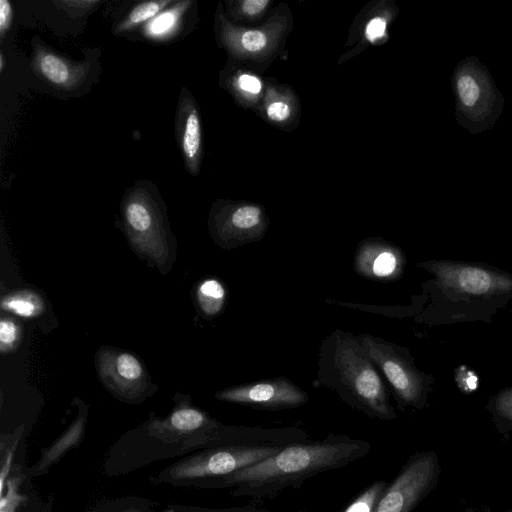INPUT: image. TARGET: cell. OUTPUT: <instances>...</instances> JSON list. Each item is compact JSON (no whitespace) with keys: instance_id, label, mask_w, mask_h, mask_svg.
Listing matches in <instances>:
<instances>
[{"instance_id":"1","label":"cell","mask_w":512,"mask_h":512,"mask_svg":"<svg viewBox=\"0 0 512 512\" xmlns=\"http://www.w3.org/2000/svg\"><path fill=\"white\" fill-rule=\"evenodd\" d=\"M282 428L226 426L184 399L163 417H151L122 435L102 463L107 477L130 474L143 467L198 451L225 447H277L285 444Z\"/></svg>"},{"instance_id":"2","label":"cell","mask_w":512,"mask_h":512,"mask_svg":"<svg viewBox=\"0 0 512 512\" xmlns=\"http://www.w3.org/2000/svg\"><path fill=\"white\" fill-rule=\"evenodd\" d=\"M369 442L330 433L317 441L283 447L275 455L231 475L204 481L195 489H230L233 497L273 499L286 489L300 488L310 478L346 467L367 456Z\"/></svg>"},{"instance_id":"3","label":"cell","mask_w":512,"mask_h":512,"mask_svg":"<svg viewBox=\"0 0 512 512\" xmlns=\"http://www.w3.org/2000/svg\"><path fill=\"white\" fill-rule=\"evenodd\" d=\"M418 266L433 276L425 283L431 295L429 323H489L512 300V274L497 267L453 260H429Z\"/></svg>"},{"instance_id":"4","label":"cell","mask_w":512,"mask_h":512,"mask_svg":"<svg viewBox=\"0 0 512 512\" xmlns=\"http://www.w3.org/2000/svg\"><path fill=\"white\" fill-rule=\"evenodd\" d=\"M318 365V385L334 390L344 403L370 418H397L383 377L356 336L333 331L322 341Z\"/></svg>"},{"instance_id":"5","label":"cell","mask_w":512,"mask_h":512,"mask_svg":"<svg viewBox=\"0 0 512 512\" xmlns=\"http://www.w3.org/2000/svg\"><path fill=\"white\" fill-rule=\"evenodd\" d=\"M123 227L133 250L161 273L176 259V241L161 201L142 185L129 189L122 202Z\"/></svg>"},{"instance_id":"6","label":"cell","mask_w":512,"mask_h":512,"mask_svg":"<svg viewBox=\"0 0 512 512\" xmlns=\"http://www.w3.org/2000/svg\"><path fill=\"white\" fill-rule=\"evenodd\" d=\"M450 80L456 122L473 135L492 129L505 99L486 65L477 56H467L456 64Z\"/></svg>"},{"instance_id":"7","label":"cell","mask_w":512,"mask_h":512,"mask_svg":"<svg viewBox=\"0 0 512 512\" xmlns=\"http://www.w3.org/2000/svg\"><path fill=\"white\" fill-rule=\"evenodd\" d=\"M282 448L225 446L198 451L166 466L148 481L153 485L195 488L198 484L231 475L278 453Z\"/></svg>"},{"instance_id":"8","label":"cell","mask_w":512,"mask_h":512,"mask_svg":"<svg viewBox=\"0 0 512 512\" xmlns=\"http://www.w3.org/2000/svg\"><path fill=\"white\" fill-rule=\"evenodd\" d=\"M356 337L385 377L399 408L423 409L435 380L416 367L410 351L371 334Z\"/></svg>"},{"instance_id":"9","label":"cell","mask_w":512,"mask_h":512,"mask_svg":"<svg viewBox=\"0 0 512 512\" xmlns=\"http://www.w3.org/2000/svg\"><path fill=\"white\" fill-rule=\"evenodd\" d=\"M439 473L435 452L411 455L388 484L372 512H412L434 489Z\"/></svg>"},{"instance_id":"10","label":"cell","mask_w":512,"mask_h":512,"mask_svg":"<svg viewBox=\"0 0 512 512\" xmlns=\"http://www.w3.org/2000/svg\"><path fill=\"white\" fill-rule=\"evenodd\" d=\"M95 361L100 381L117 399L139 404L153 394L156 387L135 355L105 346L98 350Z\"/></svg>"},{"instance_id":"11","label":"cell","mask_w":512,"mask_h":512,"mask_svg":"<svg viewBox=\"0 0 512 512\" xmlns=\"http://www.w3.org/2000/svg\"><path fill=\"white\" fill-rule=\"evenodd\" d=\"M215 397L261 410L296 408L309 400L306 392L285 377L230 387L217 392Z\"/></svg>"},{"instance_id":"12","label":"cell","mask_w":512,"mask_h":512,"mask_svg":"<svg viewBox=\"0 0 512 512\" xmlns=\"http://www.w3.org/2000/svg\"><path fill=\"white\" fill-rule=\"evenodd\" d=\"M31 67L39 78L60 90L78 88L89 71L88 63L72 61L37 43L34 44Z\"/></svg>"},{"instance_id":"13","label":"cell","mask_w":512,"mask_h":512,"mask_svg":"<svg viewBox=\"0 0 512 512\" xmlns=\"http://www.w3.org/2000/svg\"><path fill=\"white\" fill-rule=\"evenodd\" d=\"M405 263V256L399 248L372 241L357 248L354 269L363 277L389 281L402 275Z\"/></svg>"},{"instance_id":"14","label":"cell","mask_w":512,"mask_h":512,"mask_svg":"<svg viewBox=\"0 0 512 512\" xmlns=\"http://www.w3.org/2000/svg\"><path fill=\"white\" fill-rule=\"evenodd\" d=\"M262 212L259 207L244 205L216 220L212 236L226 250L255 241L261 237Z\"/></svg>"},{"instance_id":"15","label":"cell","mask_w":512,"mask_h":512,"mask_svg":"<svg viewBox=\"0 0 512 512\" xmlns=\"http://www.w3.org/2000/svg\"><path fill=\"white\" fill-rule=\"evenodd\" d=\"M175 126L185 167L196 175L202 153L201 123L196 103L185 88L180 93Z\"/></svg>"},{"instance_id":"16","label":"cell","mask_w":512,"mask_h":512,"mask_svg":"<svg viewBox=\"0 0 512 512\" xmlns=\"http://www.w3.org/2000/svg\"><path fill=\"white\" fill-rule=\"evenodd\" d=\"M78 413L68 427L47 447L40 451L38 460L24 469L25 480L42 476L50 471L66 454L83 441L88 419V408L78 401Z\"/></svg>"},{"instance_id":"17","label":"cell","mask_w":512,"mask_h":512,"mask_svg":"<svg viewBox=\"0 0 512 512\" xmlns=\"http://www.w3.org/2000/svg\"><path fill=\"white\" fill-rule=\"evenodd\" d=\"M190 4V1H179L172 7L164 9L143 25L142 34L153 41L171 38L179 30Z\"/></svg>"},{"instance_id":"18","label":"cell","mask_w":512,"mask_h":512,"mask_svg":"<svg viewBox=\"0 0 512 512\" xmlns=\"http://www.w3.org/2000/svg\"><path fill=\"white\" fill-rule=\"evenodd\" d=\"M87 512H172L166 508L158 511L154 502L141 496L128 495L103 501Z\"/></svg>"},{"instance_id":"19","label":"cell","mask_w":512,"mask_h":512,"mask_svg":"<svg viewBox=\"0 0 512 512\" xmlns=\"http://www.w3.org/2000/svg\"><path fill=\"white\" fill-rule=\"evenodd\" d=\"M1 307L3 310L17 316L32 318L41 313L43 303L41 298L34 292L22 291L4 297L1 302Z\"/></svg>"},{"instance_id":"20","label":"cell","mask_w":512,"mask_h":512,"mask_svg":"<svg viewBox=\"0 0 512 512\" xmlns=\"http://www.w3.org/2000/svg\"><path fill=\"white\" fill-rule=\"evenodd\" d=\"M172 3L170 0L147 1L136 5L127 16L116 26V34L132 30L136 26L147 23Z\"/></svg>"},{"instance_id":"21","label":"cell","mask_w":512,"mask_h":512,"mask_svg":"<svg viewBox=\"0 0 512 512\" xmlns=\"http://www.w3.org/2000/svg\"><path fill=\"white\" fill-rule=\"evenodd\" d=\"M225 291L215 279L203 281L197 288V300L202 312L207 316H215L222 309Z\"/></svg>"},{"instance_id":"22","label":"cell","mask_w":512,"mask_h":512,"mask_svg":"<svg viewBox=\"0 0 512 512\" xmlns=\"http://www.w3.org/2000/svg\"><path fill=\"white\" fill-rule=\"evenodd\" d=\"M24 481L23 473H15L0 486V512H19V508L27 503V496L20 490Z\"/></svg>"},{"instance_id":"23","label":"cell","mask_w":512,"mask_h":512,"mask_svg":"<svg viewBox=\"0 0 512 512\" xmlns=\"http://www.w3.org/2000/svg\"><path fill=\"white\" fill-rule=\"evenodd\" d=\"M388 484L385 480L373 481L338 512H372Z\"/></svg>"},{"instance_id":"24","label":"cell","mask_w":512,"mask_h":512,"mask_svg":"<svg viewBox=\"0 0 512 512\" xmlns=\"http://www.w3.org/2000/svg\"><path fill=\"white\" fill-rule=\"evenodd\" d=\"M487 408L497 424L512 429V387L501 389L492 396Z\"/></svg>"},{"instance_id":"25","label":"cell","mask_w":512,"mask_h":512,"mask_svg":"<svg viewBox=\"0 0 512 512\" xmlns=\"http://www.w3.org/2000/svg\"><path fill=\"white\" fill-rule=\"evenodd\" d=\"M166 509L172 512H270L262 507L254 504H246L242 506H232L224 508L206 507L194 504L183 503H169L166 504Z\"/></svg>"},{"instance_id":"26","label":"cell","mask_w":512,"mask_h":512,"mask_svg":"<svg viewBox=\"0 0 512 512\" xmlns=\"http://www.w3.org/2000/svg\"><path fill=\"white\" fill-rule=\"evenodd\" d=\"M20 339V328L10 318L3 317L0 321V348L8 353L16 348Z\"/></svg>"},{"instance_id":"27","label":"cell","mask_w":512,"mask_h":512,"mask_svg":"<svg viewBox=\"0 0 512 512\" xmlns=\"http://www.w3.org/2000/svg\"><path fill=\"white\" fill-rule=\"evenodd\" d=\"M53 3L58 7V9L64 10L71 17H81L94 9L101 4V1L98 0H61V1H53Z\"/></svg>"},{"instance_id":"28","label":"cell","mask_w":512,"mask_h":512,"mask_svg":"<svg viewBox=\"0 0 512 512\" xmlns=\"http://www.w3.org/2000/svg\"><path fill=\"white\" fill-rule=\"evenodd\" d=\"M455 383L463 393H471L478 388L479 378L473 370L461 365L455 370Z\"/></svg>"},{"instance_id":"29","label":"cell","mask_w":512,"mask_h":512,"mask_svg":"<svg viewBox=\"0 0 512 512\" xmlns=\"http://www.w3.org/2000/svg\"><path fill=\"white\" fill-rule=\"evenodd\" d=\"M240 41L245 50L256 52L266 46L267 37L262 31L250 30L242 34Z\"/></svg>"},{"instance_id":"30","label":"cell","mask_w":512,"mask_h":512,"mask_svg":"<svg viewBox=\"0 0 512 512\" xmlns=\"http://www.w3.org/2000/svg\"><path fill=\"white\" fill-rule=\"evenodd\" d=\"M12 6L7 0H0V39L3 42L12 22Z\"/></svg>"},{"instance_id":"31","label":"cell","mask_w":512,"mask_h":512,"mask_svg":"<svg viewBox=\"0 0 512 512\" xmlns=\"http://www.w3.org/2000/svg\"><path fill=\"white\" fill-rule=\"evenodd\" d=\"M267 116L273 121H284L290 116V107L282 101L273 102L267 108Z\"/></svg>"},{"instance_id":"32","label":"cell","mask_w":512,"mask_h":512,"mask_svg":"<svg viewBox=\"0 0 512 512\" xmlns=\"http://www.w3.org/2000/svg\"><path fill=\"white\" fill-rule=\"evenodd\" d=\"M386 30V20L382 17H375L366 26V37L370 41L380 38Z\"/></svg>"},{"instance_id":"33","label":"cell","mask_w":512,"mask_h":512,"mask_svg":"<svg viewBox=\"0 0 512 512\" xmlns=\"http://www.w3.org/2000/svg\"><path fill=\"white\" fill-rule=\"evenodd\" d=\"M238 86L248 93L257 94L261 90V82L255 76L242 74L238 78Z\"/></svg>"},{"instance_id":"34","label":"cell","mask_w":512,"mask_h":512,"mask_svg":"<svg viewBox=\"0 0 512 512\" xmlns=\"http://www.w3.org/2000/svg\"><path fill=\"white\" fill-rule=\"evenodd\" d=\"M268 3V0H246L242 4V9L248 15H255L260 13Z\"/></svg>"},{"instance_id":"35","label":"cell","mask_w":512,"mask_h":512,"mask_svg":"<svg viewBox=\"0 0 512 512\" xmlns=\"http://www.w3.org/2000/svg\"><path fill=\"white\" fill-rule=\"evenodd\" d=\"M5 68V58L3 52L0 53V72H3Z\"/></svg>"}]
</instances>
